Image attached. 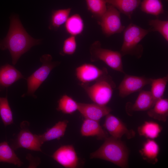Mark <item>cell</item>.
<instances>
[{
	"label": "cell",
	"instance_id": "obj_31",
	"mask_svg": "<svg viewBox=\"0 0 168 168\" xmlns=\"http://www.w3.org/2000/svg\"><path fill=\"white\" fill-rule=\"evenodd\" d=\"M76 48L75 36L71 35L64 40L62 50L60 54L62 55H72L75 53Z\"/></svg>",
	"mask_w": 168,
	"mask_h": 168
},
{
	"label": "cell",
	"instance_id": "obj_7",
	"mask_svg": "<svg viewBox=\"0 0 168 168\" xmlns=\"http://www.w3.org/2000/svg\"><path fill=\"white\" fill-rule=\"evenodd\" d=\"M99 23L103 33L107 36L123 32L125 26L121 22L120 12L112 5L107 3L106 10Z\"/></svg>",
	"mask_w": 168,
	"mask_h": 168
},
{
	"label": "cell",
	"instance_id": "obj_12",
	"mask_svg": "<svg viewBox=\"0 0 168 168\" xmlns=\"http://www.w3.org/2000/svg\"><path fill=\"white\" fill-rule=\"evenodd\" d=\"M52 157L59 164L67 168H75L79 164V159L73 146L64 145L58 148Z\"/></svg>",
	"mask_w": 168,
	"mask_h": 168
},
{
	"label": "cell",
	"instance_id": "obj_5",
	"mask_svg": "<svg viewBox=\"0 0 168 168\" xmlns=\"http://www.w3.org/2000/svg\"><path fill=\"white\" fill-rule=\"evenodd\" d=\"M41 66L31 75L26 78L27 86L26 92L22 97L31 96L34 98L37 96L35 93L47 79L52 70L60 64L58 61H53L52 56L49 54L42 55L40 58Z\"/></svg>",
	"mask_w": 168,
	"mask_h": 168
},
{
	"label": "cell",
	"instance_id": "obj_30",
	"mask_svg": "<svg viewBox=\"0 0 168 168\" xmlns=\"http://www.w3.org/2000/svg\"><path fill=\"white\" fill-rule=\"evenodd\" d=\"M149 25L151 32L159 33L166 41H168V21L156 19L150 20Z\"/></svg>",
	"mask_w": 168,
	"mask_h": 168
},
{
	"label": "cell",
	"instance_id": "obj_18",
	"mask_svg": "<svg viewBox=\"0 0 168 168\" xmlns=\"http://www.w3.org/2000/svg\"><path fill=\"white\" fill-rule=\"evenodd\" d=\"M160 151L157 143L152 139H148L140 151L143 158L147 162L155 164L157 162V156Z\"/></svg>",
	"mask_w": 168,
	"mask_h": 168
},
{
	"label": "cell",
	"instance_id": "obj_25",
	"mask_svg": "<svg viewBox=\"0 0 168 168\" xmlns=\"http://www.w3.org/2000/svg\"><path fill=\"white\" fill-rule=\"evenodd\" d=\"M140 8L142 12L156 16L164 12L161 0H143Z\"/></svg>",
	"mask_w": 168,
	"mask_h": 168
},
{
	"label": "cell",
	"instance_id": "obj_19",
	"mask_svg": "<svg viewBox=\"0 0 168 168\" xmlns=\"http://www.w3.org/2000/svg\"><path fill=\"white\" fill-rule=\"evenodd\" d=\"M147 114L150 117L159 121L165 122L168 116V100L162 98L158 100L153 107L148 110Z\"/></svg>",
	"mask_w": 168,
	"mask_h": 168
},
{
	"label": "cell",
	"instance_id": "obj_15",
	"mask_svg": "<svg viewBox=\"0 0 168 168\" xmlns=\"http://www.w3.org/2000/svg\"><path fill=\"white\" fill-rule=\"evenodd\" d=\"M80 132L83 136H95L99 140L105 139L108 137L107 133L102 128L99 121L85 119Z\"/></svg>",
	"mask_w": 168,
	"mask_h": 168
},
{
	"label": "cell",
	"instance_id": "obj_22",
	"mask_svg": "<svg viewBox=\"0 0 168 168\" xmlns=\"http://www.w3.org/2000/svg\"><path fill=\"white\" fill-rule=\"evenodd\" d=\"M168 81V75L161 78L152 79L150 92L154 104L158 100L162 98Z\"/></svg>",
	"mask_w": 168,
	"mask_h": 168
},
{
	"label": "cell",
	"instance_id": "obj_4",
	"mask_svg": "<svg viewBox=\"0 0 168 168\" xmlns=\"http://www.w3.org/2000/svg\"><path fill=\"white\" fill-rule=\"evenodd\" d=\"M81 84L94 103L101 105H106L109 102L115 87L114 82L108 74L96 81L91 86Z\"/></svg>",
	"mask_w": 168,
	"mask_h": 168
},
{
	"label": "cell",
	"instance_id": "obj_1",
	"mask_svg": "<svg viewBox=\"0 0 168 168\" xmlns=\"http://www.w3.org/2000/svg\"><path fill=\"white\" fill-rule=\"evenodd\" d=\"M40 39L32 37L26 32L18 17L13 15L10 19V24L6 36L0 41V49H8L15 65L21 56L33 46L39 44Z\"/></svg>",
	"mask_w": 168,
	"mask_h": 168
},
{
	"label": "cell",
	"instance_id": "obj_24",
	"mask_svg": "<svg viewBox=\"0 0 168 168\" xmlns=\"http://www.w3.org/2000/svg\"><path fill=\"white\" fill-rule=\"evenodd\" d=\"M84 26L82 18L77 14L68 17L65 22L66 29L72 35L75 36L81 34L83 30Z\"/></svg>",
	"mask_w": 168,
	"mask_h": 168
},
{
	"label": "cell",
	"instance_id": "obj_9",
	"mask_svg": "<svg viewBox=\"0 0 168 168\" xmlns=\"http://www.w3.org/2000/svg\"><path fill=\"white\" fill-rule=\"evenodd\" d=\"M152 79L143 76L125 74L118 86L119 96L123 98L142 91L145 86L150 84Z\"/></svg>",
	"mask_w": 168,
	"mask_h": 168
},
{
	"label": "cell",
	"instance_id": "obj_26",
	"mask_svg": "<svg viewBox=\"0 0 168 168\" xmlns=\"http://www.w3.org/2000/svg\"><path fill=\"white\" fill-rule=\"evenodd\" d=\"M71 10L70 8H68L52 11L49 29L57 30L65 22L68 18Z\"/></svg>",
	"mask_w": 168,
	"mask_h": 168
},
{
	"label": "cell",
	"instance_id": "obj_6",
	"mask_svg": "<svg viewBox=\"0 0 168 168\" xmlns=\"http://www.w3.org/2000/svg\"><path fill=\"white\" fill-rule=\"evenodd\" d=\"M90 60L92 62L101 61L112 69L124 73L122 56L119 51L103 48L100 42L96 41L90 48Z\"/></svg>",
	"mask_w": 168,
	"mask_h": 168
},
{
	"label": "cell",
	"instance_id": "obj_29",
	"mask_svg": "<svg viewBox=\"0 0 168 168\" xmlns=\"http://www.w3.org/2000/svg\"><path fill=\"white\" fill-rule=\"evenodd\" d=\"M0 97V116L2 121L6 126L13 123L12 112L7 97Z\"/></svg>",
	"mask_w": 168,
	"mask_h": 168
},
{
	"label": "cell",
	"instance_id": "obj_14",
	"mask_svg": "<svg viewBox=\"0 0 168 168\" xmlns=\"http://www.w3.org/2000/svg\"><path fill=\"white\" fill-rule=\"evenodd\" d=\"M25 79L21 73L14 66L6 64L0 67V92L7 89L15 82Z\"/></svg>",
	"mask_w": 168,
	"mask_h": 168
},
{
	"label": "cell",
	"instance_id": "obj_16",
	"mask_svg": "<svg viewBox=\"0 0 168 168\" xmlns=\"http://www.w3.org/2000/svg\"><path fill=\"white\" fill-rule=\"evenodd\" d=\"M106 3L110 4L120 12L131 19L132 14L141 3V0H105Z\"/></svg>",
	"mask_w": 168,
	"mask_h": 168
},
{
	"label": "cell",
	"instance_id": "obj_13",
	"mask_svg": "<svg viewBox=\"0 0 168 168\" xmlns=\"http://www.w3.org/2000/svg\"><path fill=\"white\" fill-rule=\"evenodd\" d=\"M78 110L85 119L99 121L110 113L112 109L106 105L95 103L88 104L78 102Z\"/></svg>",
	"mask_w": 168,
	"mask_h": 168
},
{
	"label": "cell",
	"instance_id": "obj_23",
	"mask_svg": "<svg viewBox=\"0 0 168 168\" xmlns=\"http://www.w3.org/2000/svg\"><path fill=\"white\" fill-rule=\"evenodd\" d=\"M161 130V127L157 123L153 121H146L138 128V131L140 135L150 139H153L159 136Z\"/></svg>",
	"mask_w": 168,
	"mask_h": 168
},
{
	"label": "cell",
	"instance_id": "obj_28",
	"mask_svg": "<svg viewBox=\"0 0 168 168\" xmlns=\"http://www.w3.org/2000/svg\"><path fill=\"white\" fill-rule=\"evenodd\" d=\"M88 10L99 21L105 12L106 2L105 0H86Z\"/></svg>",
	"mask_w": 168,
	"mask_h": 168
},
{
	"label": "cell",
	"instance_id": "obj_11",
	"mask_svg": "<svg viewBox=\"0 0 168 168\" xmlns=\"http://www.w3.org/2000/svg\"><path fill=\"white\" fill-rule=\"evenodd\" d=\"M107 74L108 71L105 68L100 69L90 63L83 64L76 69L77 78L82 84L96 81Z\"/></svg>",
	"mask_w": 168,
	"mask_h": 168
},
{
	"label": "cell",
	"instance_id": "obj_2",
	"mask_svg": "<svg viewBox=\"0 0 168 168\" xmlns=\"http://www.w3.org/2000/svg\"><path fill=\"white\" fill-rule=\"evenodd\" d=\"M90 158L104 160L121 168H126L128 164V152L119 139L107 137L99 148L91 154Z\"/></svg>",
	"mask_w": 168,
	"mask_h": 168
},
{
	"label": "cell",
	"instance_id": "obj_10",
	"mask_svg": "<svg viewBox=\"0 0 168 168\" xmlns=\"http://www.w3.org/2000/svg\"><path fill=\"white\" fill-rule=\"evenodd\" d=\"M103 126L111 137L117 139H120L124 135L130 139L135 135V132L129 130L119 119L110 113L106 116Z\"/></svg>",
	"mask_w": 168,
	"mask_h": 168
},
{
	"label": "cell",
	"instance_id": "obj_21",
	"mask_svg": "<svg viewBox=\"0 0 168 168\" xmlns=\"http://www.w3.org/2000/svg\"><path fill=\"white\" fill-rule=\"evenodd\" d=\"M0 162L12 164L19 167L23 164L13 149L6 141L0 143Z\"/></svg>",
	"mask_w": 168,
	"mask_h": 168
},
{
	"label": "cell",
	"instance_id": "obj_20",
	"mask_svg": "<svg viewBox=\"0 0 168 168\" xmlns=\"http://www.w3.org/2000/svg\"><path fill=\"white\" fill-rule=\"evenodd\" d=\"M135 103L131 107L132 111H142L148 110L154 105L150 91H141Z\"/></svg>",
	"mask_w": 168,
	"mask_h": 168
},
{
	"label": "cell",
	"instance_id": "obj_8",
	"mask_svg": "<svg viewBox=\"0 0 168 168\" xmlns=\"http://www.w3.org/2000/svg\"><path fill=\"white\" fill-rule=\"evenodd\" d=\"M28 122L24 121L21 124V130L16 140L12 144V148L14 150L21 147L27 149L41 152L42 145L38 135L34 134L29 129Z\"/></svg>",
	"mask_w": 168,
	"mask_h": 168
},
{
	"label": "cell",
	"instance_id": "obj_17",
	"mask_svg": "<svg viewBox=\"0 0 168 168\" xmlns=\"http://www.w3.org/2000/svg\"><path fill=\"white\" fill-rule=\"evenodd\" d=\"M68 121L67 120L59 121L44 133L38 135L42 144L44 142L59 139L64 135Z\"/></svg>",
	"mask_w": 168,
	"mask_h": 168
},
{
	"label": "cell",
	"instance_id": "obj_3",
	"mask_svg": "<svg viewBox=\"0 0 168 168\" xmlns=\"http://www.w3.org/2000/svg\"><path fill=\"white\" fill-rule=\"evenodd\" d=\"M123 31V42L119 51L122 56L129 55L140 58L142 56L143 50L140 42L151 32L150 28L144 29L131 23Z\"/></svg>",
	"mask_w": 168,
	"mask_h": 168
},
{
	"label": "cell",
	"instance_id": "obj_27",
	"mask_svg": "<svg viewBox=\"0 0 168 168\" xmlns=\"http://www.w3.org/2000/svg\"><path fill=\"white\" fill-rule=\"evenodd\" d=\"M58 103L57 110L63 113L71 114L78 110V102L66 95L60 98Z\"/></svg>",
	"mask_w": 168,
	"mask_h": 168
}]
</instances>
